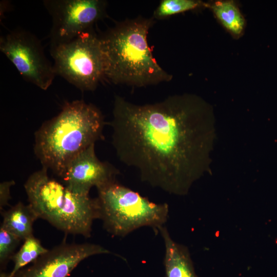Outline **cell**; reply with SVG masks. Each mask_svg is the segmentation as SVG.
<instances>
[{
    "mask_svg": "<svg viewBox=\"0 0 277 277\" xmlns=\"http://www.w3.org/2000/svg\"><path fill=\"white\" fill-rule=\"evenodd\" d=\"M47 169L32 173L24 185L29 204L38 218L68 234L89 237L93 221L100 218L97 198L76 193L50 177Z\"/></svg>",
    "mask_w": 277,
    "mask_h": 277,
    "instance_id": "cell-4",
    "label": "cell"
},
{
    "mask_svg": "<svg viewBox=\"0 0 277 277\" xmlns=\"http://www.w3.org/2000/svg\"><path fill=\"white\" fill-rule=\"evenodd\" d=\"M209 7L222 25L232 34L238 36L242 33L245 21L233 1H217Z\"/></svg>",
    "mask_w": 277,
    "mask_h": 277,
    "instance_id": "cell-13",
    "label": "cell"
},
{
    "mask_svg": "<svg viewBox=\"0 0 277 277\" xmlns=\"http://www.w3.org/2000/svg\"><path fill=\"white\" fill-rule=\"evenodd\" d=\"M110 123L120 160L140 178L174 195L187 194L208 171L216 137L211 107L184 94L144 105L116 95Z\"/></svg>",
    "mask_w": 277,
    "mask_h": 277,
    "instance_id": "cell-1",
    "label": "cell"
},
{
    "mask_svg": "<svg viewBox=\"0 0 277 277\" xmlns=\"http://www.w3.org/2000/svg\"><path fill=\"white\" fill-rule=\"evenodd\" d=\"M13 181L3 182L0 184V208L1 210L3 207L8 205V201L10 199V188L14 185Z\"/></svg>",
    "mask_w": 277,
    "mask_h": 277,
    "instance_id": "cell-17",
    "label": "cell"
},
{
    "mask_svg": "<svg viewBox=\"0 0 277 277\" xmlns=\"http://www.w3.org/2000/svg\"><path fill=\"white\" fill-rule=\"evenodd\" d=\"M52 19L50 46L67 43L92 28L106 14L102 0H44Z\"/></svg>",
    "mask_w": 277,
    "mask_h": 277,
    "instance_id": "cell-8",
    "label": "cell"
},
{
    "mask_svg": "<svg viewBox=\"0 0 277 277\" xmlns=\"http://www.w3.org/2000/svg\"><path fill=\"white\" fill-rule=\"evenodd\" d=\"M153 18L118 22L100 36L105 77L115 84L144 87L170 81L172 75L156 62L147 35Z\"/></svg>",
    "mask_w": 277,
    "mask_h": 277,
    "instance_id": "cell-3",
    "label": "cell"
},
{
    "mask_svg": "<svg viewBox=\"0 0 277 277\" xmlns=\"http://www.w3.org/2000/svg\"><path fill=\"white\" fill-rule=\"evenodd\" d=\"M23 241L18 251L11 259L14 265L11 271L7 274V277H13L18 271L33 263L48 250L33 235Z\"/></svg>",
    "mask_w": 277,
    "mask_h": 277,
    "instance_id": "cell-14",
    "label": "cell"
},
{
    "mask_svg": "<svg viewBox=\"0 0 277 277\" xmlns=\"http://www.w3.org/2000/svg\"><path fill=\"white\" fill-rule=\"evenodd\" d=\"M157 229L165 244L166 277H199L187 247L173 241L165 227L162 226Z\"/></svg>",
    "mask_w": 277,
    "mask_h": 277,
    "instance_id": "cell-11",
    "label": "cell"
},
{
    "mask_svg": "<svg viewBox=\"0 0 277 277\" xmlns=\"http://www.w3.org/2000/svg\"><path fill=\"white\" fill-rule=\"evenodd\" d=\"M97 189L100 218L113 235L124 236L143 226L157 228L167 220V204L151 202L116 181Z\"/></svg>",
    "mask_w": 277,
    "mask_h": 277,
    "instance_id": "cell-5",
    "label": "cell"
},
{
    "mask_svg": "<svg viewBox=\"0 0 277 277\" xmlns=\"http://www.w3.org/2000/svg\"><path fill=\"white\" fill-rule=\"evenodd\" d=\"M3 222L1 228L24 241L33 235V225L38 219L30 205L17 203L2 213Z\"/></svg>",
    "mask_w": 277,
    "mask_h": 277,
    "instance_id": "cell-12",
    "label": "cell"
},
{
    "mask_svg": "<svg viewBox=\"0 0 277 277\" xmlns=\"http://www.w3.org/2000/svg\"><path fill=\"white\" fill-rule=\"evenodd\" d=\"M194 0H162L153 13V18L163 19L174 14L195 9L202 5Z\"/></svg>",
    "mask_w": 277,
    "mask_h": 277,
    "instance_id": "cell-15",
    "label": "cell"
},
{
    "mask_svg": "<svg viewBox=\"0 0 277 277\" xmlns=\"http://www.w3.org/2000/svg\"><path fill=\"white\" fill-rule=\"evenodd\" d=\"M56 75L82 91H93L105 77L100 36L91 28L72 40L50 46Z\"/></svg>",
    "mask_w": 277,
    "mask_h": 277,
    "instance_id": "cell-6",
    "label": "cell"
},
{
    "mask_svg": "<svg viewBox=\"0 0 277 277\" xmlns=\"http://www.w3.org/2000/svg\"><path fill=\"white\" fill-rule=\"evenodd\" d=\"M22 241L21 239L0 228V264L1 267L6 265L13 255L14 250Z\"/></svg>",
    "mask_w": 277,
    "mask_h": 277,
    "instance_id": "cell-16",
    "label": "cell"
},
{
    "mask_svg": "<svg viewBox=\"0 0 277 277\" xmlns=\"http://www.w3.org/2000/svg\"><path fill=\"white\" fill-rule=\"evenodd\" d=\"M105 124L95 106L83 100L67 102L36 131L34 153L43 167L62 178L75 156L103 138Z\"/></svg>",
    "mask_w": 277,
    "mask_h": 277,
    "instance_id": "cell-2",
    "label": "cell"
},
{
    "mask_svg": "<svg viewBox=\"0 0 277 277\" xmlns=\"http://www.w3.org/2000/svg\"><path fill=\"white\" fill-rule=\"evenodd\" d=\"M95 144L91 145L75 156L69 163L62 179L72 191L89 195L90 189H97L116 181L119 171L96 156Z\"/></svg>",
    "mask_w": 277,
    "mask_h": 277,
    "instance_id": "cell-10",
    "label": "cell"
},
{
    "mask_svg": "<svg viewBox=\"0 0 277 277\" xmlns=\"http://www.w3.org/2000/svg\"><path fill=\"white\" fill-rule=\"evenodd\" d=\"M110 253L97 244L63 242L48 250L13 277H67L84 260L94 255Z\"/></svg>",
    "mask_w": 277,
    "mask_h": 277,
    "instance_id": "cell-9",
    "label": "cell"
},
{
    "mask_svg": "<svg viewBox=\"0 0 277 277\" xmlns=\"http://www.w3.org/2000/svg\"><path fill=\"white\" fill-rule=\"evenodd\" d=\"M0 50L25 80L43 90L51 85L56 75L53 65L34 34L23 28H16L1 36Z\"/></svg>",
    "mask_w": 277,
    "mask_h": 277,
    "instance_id": "cell-7",
    "label": "cell"
}]
</instances>
